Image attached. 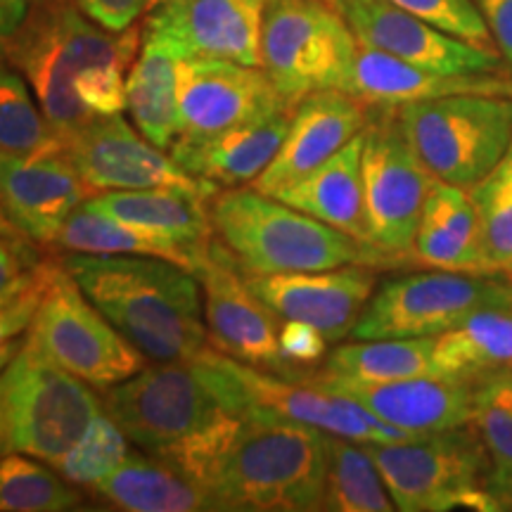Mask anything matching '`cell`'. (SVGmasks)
<instances>
[{"mask_svg": "<svg viewBox=\"0 0 512 512\" xmlns=\"http://www.w3.org/2000/svg\"><path fill=\"white\" fill-rule=\"evenodd\" d=\"M155 456L200 486L211 510L309 512L323 503L328 432L228 413Z\"/></svg>", "mask_w": 512, "mask_h": 512, "instance_id": "obj_1", "label": "cell"}, {"mask_svg": "<svg viewBox=\"0 0 512 512\" xmlns=\"http://www.w3.org/2000/svg\"><path fill=\"white\" fill-rule=\"evenodd\" d=\"M91 302L152 361H188L207 347L200 278L157 256L72 254L64 259Z\"/></svg>", "mask_w": 512, "mask_h": 512, "instance_id": "obj_2", "label": "cell"}, {"mask_svg": "<svg viewBox=\"0 0 512 512\" xmlns=\"http://www.w3.org/2000/svg\"><path fill=\"white\" fill-rule=\"evenodd\" d=\"M140 43L143 29L138 24L110 31L95 24L74 0H43L0 55L29 81L57 136L67 138L95 117L76 95V76L98 64L131 67Z\"/></svg>", "mask_w": 512, "mask_h": 512, "instance_id": "obj_3", "label": "cell"}, {"mask_svg": "<svg viewBox=\"0 0 512 512\" xmlns=\"http://www.w3.org/2000/svg\"><path fill=\"white\" fill-rule=\"evenodd\" d=\"M214 238L247 275L328 271L361 264V242L256 188H226L209 197Z\"/></svg>", "mask_w": 512, "mask_h": 512, "instance_id": "obj_4", "label": "cell"}, {"mask_svg": "<svg viewBox=\"0 0 512 512\" xmlns=\"http://www.w3.org/2000/svg\"><path fill=\"white\" fill-rule=\"evenodd\" d=\"M192 363L219 396L223 411L238 418L297 422L363 444H392L418 437L377 418L349 396L330 392L309 380H290L259 370L214 347H204L192 356Z\"/></svg>", "mask_w": 512, "mask_h": 512, "instance_id": "obj_5", "label": "cell"}, {"mask_svg": "<svg viewBox=\"0 0 512 512\" xmlns=\"http://www.w3.org/2000/svg\"><path fill=\"white\" fill-rule=\"evenodd\" d=\"M366 446L396 510H498L489 489V453L472 422L458 430Z\"/></svg>", "mask_w": 512, "mask_h": 512, "instance_id": "obj_6", "label": "cell"}, {"mask_svg": "<svg viewBox=\"0 0 512 512\" xmlns=\"http://www.w3.org/2000/svg\"><path fill=\"white\" fill-rule=\"evenodd\" d=\"M408 143L441 183L470 190L512 143V98L463 93L396 110Z\"/></svg>", "mask_w": 512, "mask_h": 512, "instance_id": "obj_7", "label": "cell"}, {"mask_svg": "<svg viewBox=\"0 0 512 512\" xmlns=\"http://www.w3.org/2000/svg\"><path fill=\"white\" fill-rule=\"evenodd\" d=\"M358 38L323 0H268L261 22V69L297 105L318 91H347Z\"/></svg>", "mask_w": 512, "mask_h": 512, "instance_id": "obj_8", "label": "cell"}, {"mask_svg": "<svg viewBox=\"0 0 512 512\" xmlns=\"http://www.w3.org/2000/svg\"><path fill=\"white\" fill-rule=\"evenodd\" d=\"M484 309H512L510 273L432 271L403 275L375 290L354 339L439 337Z\"/></svg>", "mask_w": 512, "mask_h": 512, "instance_id": "obj_9", "label": "cell"}, {"mask_svg": "<svg viewBox=\"0 0 512 512\" xmlns=\"http://www.w3.org/2000/svg\"><path fill=\"white\" fill-rule=\"evenodd\" d=\"M29 339L43 356L95 389H110L145 368V354L133 347L83 294L64 261L50 264Z\"/></svg>", "mask_w": 512, "mask_h": 512, "instance_id": "obj_10", "label": "cell"}, {"mask_svg": "<svg viewBox=\"0 0 512 512\" xmlns=\"http://www.w3.org/2000/svg\"><path fill=\"white\" fill-rule=\"evenodd\" d=\"M10 451L57 465L102 411L91 384L55 366L29 335L8 366Z\"/></svg>", "mask_w": 512, "mask_h": 512, "instance_id": "obj_11", "label": "cell"}, {"mask_svg": "<svg viewBox=\"0 0 512 512\" xmlns=\"http://www.w3.org/2000/svg\"><path fill=\"white\" fill-rule=\"evenodd\" d=\"M377 110L363 140V202L370 254L413 252L422 211L437 178L408 143L392 107Z\"/></svg>", "mask_w": 512, "mask_h": 512, "instance_id": "obj_12", "label": "cell"}, {"mask_svg": "<svg viewBox=\"0 0 512 512\" xmlns=\"http://www.w3.org/2000/svg\"><path fill=\"white\" fill-rule=\"evenodd\" d=\"M105 392V411L133 444L152 456L228 415L192 358L143 368Z\"/></svg>", "mask_w": 512, "mask_h": 512, "instance_id": "obj_13", "label": "cell"}, {"mask_svg": "<svg viewBox=\"0 0 512 512\" xmlns=\"http://www.w3.org/2000/svg\"><path fill=\"white\" fill-rule=\"evenodd\" d=\"M240 271L233 256L214 238L195 273L202 285L211 347L268 373L304 380L280 349V318L249 290L247 275Z\"/></svg>", "mask_w": 512, "mask_h": 512, "instance_id": "obj_14", "label": "cell"}, {"mask_svg": "<svg viewBox=\"0 0 512 512\" xmlns=\"http://www.w3.org/2000/svg\"><path fill=\"white\" fill-rule=\"evenodd\" d=\"M67 157L91 195L110 190L188 188L214 195L216 185L190 176L162 147L150 143L121 114L93 117L62 138Z\"/></svg>", "mask_w": 512, "mask_h": 512, "instance_id": "obj_15", "label": "cell"}, {"mask_svg": "<svg viewBox=\"0 0 512 512\" xmlns=\"http://www.w3.org/2000/svg\"><path fill=\"white\" fill-rule=\"evenodd\" d=\"M290 107L261 67L221 57H185L178 64L183 138H207ZM178 136V138H181Z\"/></svg>", "mask_w": 512, "mask_h": 512, "instance_id": "obj_16", "label": "cell"}, {"mask_svg": "<svg viewBox=\"0 0 512 512\" xmlns=\"http://www.w3.org/2000/svg\"><path fill=\"white\" fill-rule=\"evenodd\" d=\"M91 197L64 147L41 155L0 152V209L24 240L55 245L69 216Z\"/></svg>", "mask_w": 512, "mask_h": 512, "instance_id": "obj_17", "label": "cell"}, {"mask_svg": "<svg viewBox=\"0 0 512 512\" xmlns=\"http://www.w3.org/2000/svg\"><path fill=\"white\" fill-rule=\"evenodd\" d=\"M247 285L278 318L304 320L328 342H337L351 335L375 294V271L347 264L328 271L247 275Z\"/></svg>", "mask_w": 512, "mask_h": 512, "instance_id": "obj_18", "label": "cell"}, {"mask_svg": "<svg viewBox=\"0 0 512 512\" xmlns=\"http://www.w3.org/2000/svg\"><path fill=\"white\" fill-rule=\"evenodd\" d=\"M351 31L366 46L439 74H501L503 57L470 46L396 8L389 0H349L344 10Z\"/></svg>", "mask_w": 512, "mask_h": 512, "instance_id": "obj_19", "label": "cell"}, {"mask_svg": "<svg viewBox=\"0 0 512 512\" xmlns=\"http://www.w3.org/2000/svg\"><path fill=\"white\" fill-rule=\"evenodd\" d=\"M373 107L347 91H318L294 105L290 131L268 169L252 183L259 192L278 195L320 164L335 157L358 133L366 131Z\"/></svg>", "mask_w": 512, "mask_h": 512, "instance_id": "obj_20", "label": "cell"}, {"mask_svg": "<svg viewBox=\"0 0 512 512\" xmlns=\"http://www.w3.org/2000/svg\"><path fill=\"white\" fill-rule=\"evenodd\" d=\"M268 0H162L147 12L183 57H221L261 67V22Z\"/></svg>", "mask_w": 512, "mask_h": 512, "instance_id": "obj_21", "label": "cell"}, {"mask_svg": "<svg viewBox=\"0 0 512 512\" xmlns=\"http://www.w3.org/2000/svg\"><path fill=\"white\" fill-rule=\"evenodd\" d=\"M313 382V380H309ZM330 392L344 394L366 406L370 413L403 432L437 434L470 425L475 418V384L448 380L439 375L411 380L361 384V382H313Z\"/></svg>", "mask_w": 512, "mask_h": 512, "instance_id": "obj_22", "label": "cell"}, {"mask_svg": "<svg viewBox=\"0 0 512 512\" xmlns=\"http://www.w3.org/2000/svg\"><path fill=\"white\" fill-rule=\"evenodd\" d=\"M292 114L294 105L207 138L181 136L171 147V157L190 176L216 188H242L264 174L278 155Z\"/></svg>", "mask_w": 512, "mask_h": 512, "instance_id": "obj_23", "label": "cell"}, {"mask_svg": "<svg viewBox=\"0 0 512 512\" xmlns=\"http://www.w3.org/2000/svg\"><path fill=\"white\" fill-rule=\"evenodd\" d=\"M347 93L356 95L370 107L399 110L408 102L463 93L512 98V79L498 74H439L358 41Z\"/></svg>", "mask_w": 512, "mask_h": 512, "instance_id": "obj_24", "label": "cell"}, {"mask_svg": "<svg viewBox=\"0 0 512 512\" xmlns=\"http://www.w3.org/2000/svg\"><path fill=\"white\" fill-rule=\"evenodd\" d=\"M209 197L207 192L188 188L110 190L91 195L83 202V207L131 223V226L155 230L197 256H204L214 242Z\"/></svg>", "mask_w": 512, "mask_h": 512, "instance_id": "obj_25", "label": "cell"}, {"mask_svg": "<svg viewBox=\"0 0 512 512\" xmlns=\"http://www.w3.org/2000/svg\"><path fill=\"white\" fill-rule=\"evenodd\" d=\"M363 140H366V131L358 133L335 157L320 164L302 181L280 190L275 197L351 235L368 249L366 202H363Z\"/></svg>", "mask_w": 512, "mask_h": 512, "instance_id": "obj_26", "label": "cell"}, {"mask_svg": "<svg viewBox=\"0 0 512 512\" xmlns=\"http://www.w3.org/2000/svg\"><path fill=\"white\" fill-rule=\"evenodd\" d=\"M185 57L169 38L143 27V43L126 76V110L143 136L171 150L181 136L178 64Z\"/></svg>", "mask_w": 512, "mask_h": 512, "instance_id": "obj_27", "label": "cell"}, {"mask_svg": "<svg viewBox=\"0 0 512 512\" xmlns=\"http://www.w3.org/2000/svg\"><path fill=\"white\" fill-rule=\"evenodd\" d=\"M439 377L482 384L512 373V309L472 313L444 335L434 337Z\"/></svg>", "mask_w": 512, "mask_h": 512, "instance_id": "obj_28", "label": "cell"}, {"mask_svg": "<svg viewBox=\"0 0 512 512\" xmlns=\"http://www.w3.org/2000/svg\"><path fill=\"white\" fill-rule=\"evenodd\" d=\"M98 496L128 512H200L211 510L204 491L176 467L157 456L128 453L124 463L93 486Z\"/></svg>", "mask_w": 512, "mask_h": 512, "instance_id": "obj_29", "label": "cell"}, {"mask_svg": "<svg viewBox=\"0 0 512 512\" xmlns=\"http://www.w3.org/2000/svg\"><path fill=\"white\" fill-rule=\"evenodd\" d=\"M425 375H437L434 337L356 339L332 351L323 373L306 380L382 384Z\"/></svg>", "mask_w": 512, "mask_h": 512, "instance_id": "obj_30", "label": "cell"}, {"mask_svg": "<svg viewBox=\"0 0 512 512\" xmlns=\"http://www.w3.org/2000/svg\"><path fill=\"white\" fill-rule=\"evenodd\" d=\"M55 245L72 254L157 256V259L174 261L192 273H197L204 259L162 233L131 226L100 211L86 209L83 204L64 223Z\"/></svg>", "mask_w": 512, "mask_h": 512, "instance_id": "obj_31", "label": "cell"}, {"mask_svg": "<svg viewBox=\"0 0 512 512\" xmlns=\"http://www.w3.org/2000/svg\"><path fill=\"white\" fill-rule=\"evenodd\" d=\"M320 510L389 512L396 505L363 441L328 434V475Z\"/></svg>", "mask_w": 512, "mask_h": 512, "instance_id": "obj_32", "label": "cell"}, {"mask_svg": "<svg viewBox=\"0 0 512 512\" xmlns=\"http://www.w3.org/2000/svg\"><path fill=\"white\" fill-rule=\"evenodd\" d=\"M19 451L0 453V512L79 510L83 496L55 467Z\"/></svg>", "mask_w": 512, "mask_h": 512, "instance_id": "obj_33", "label": "cell"}, {"mask_svg": "<svg viewBox=\"0 0 512 512\" xmlns=\"http://www.w3.org/2000/svg\"><path fill=\"white\" fill-rule=\"evenodd\" d=\"M64 147L62 138L48 124L29 81L0 55V152L41 155Z\"/></svg>", "mask_w": 512, "mask_h": 512, "instance_id": "obj_34", "label": "cell"}, {"mask_svg": "<svg viewBox=\"0 0 512 512\" xmlns=\"http://www.w3.org/2000/svg\"><path fill=\"white\" fill-rule=\"evenodd\" d=\"M472 427L479 432L489 453V489L496 501V496L512 482V375L477 384Z\"/></svg>", "mask_w": 512, "mask_h": 512, "instance_id": "obj_35", "label": "cell"}, {"mask_svg": "<svg viewBox=\"0 0 512 512\" xmlns=\"http://www.w3.org/2000/svg\"><path fill=\"white\" fill-rule=\"evenodd\" d=\"M128 444H131V439L102 406V411L95 413V418L88 422L72 451L55 465V470L72 484L93 489L95 484L110 477L124 463L131 453Z\"/></svg>", "mask_w": 512, "mask_h": 512, "instance_id": "obj_36", "label": "cell"}, {"mask_svg": "<svg viewBox=\"0 0 512 512\" xmlns=\"http://www.w3.org/2000/svg\"><path fill=\"white\" fill-rule=\"evenodd\" d=\"M479 223H482L484 249L496 271H512V143L491 174H486L470 190Z\"/></svg>", "mask_w": 512, "mask_h": 512, "instance_id": "obj_37", "label": "cell"}, {"mask_svg": "<svg viewBox=\"0 0 512 512\" xmlns=\"http://www.w3.org/2000/svg\"><path fill=\"white\" fill-rule=\"evenodd\" d=\"M389 3L425 19L432 27L446 31L470 46L498 55L494 38H491L484 17L479 15L475 0H389Z\"/></svg>", "mask_w": 512, "mask_h": 512, "instance_id": "obj_38", "label": "cell"}, {"mask_svg": "<svg viewBox=\"0 0 512 512\" xmlns=\"http://www.w3.org/2000/svg\"><path fill=\"white\" fill-rule=\"evenodd\" d=\"M126 64H98L76 76L74 88L86 110L95 117L121 114L126 110Z\"/></svg>", "mask_w": 512, "mask_h": 512, "instance_id": "obj_39", "label": "cell"}, {"mask_svg": "<svg viewBox=\"0 0 512 512\" xmlns=\"http://www.w3.org/2000/svg\"><path fill=\"white\" fill-rule=\"evenodd\" d=\"M41 261L29 240L0 235V306L34 283Z\"/></svg>", "mask_w": 512, "mask_h": 512, "instance_id": "obj_40", "label": "cell"}, {"mask_svg": "<svg viewBox=\"0 0 512 512\" xmlns=\"http://www.w3.org/2000/svg\"><path fill=\"white\" fill-rule=\"evenodd\" d=\"M50 264H53V259H43L41 266H38L34 283L27 290L19 292L12 302L0 306V349L8 347L15 339L24 337V332L34 323L38 304H41L43 292H46Z\"/></svg>", "mask_w": 512, "mask_h": 512, "instance_id": "obj_41", "label": "cell"}, {"mask_svg": "<svg viewBox=\"0 0 512 512\" xmlns=\"http://www.w3.org/2000/svg\"><path fill=\"white\" fill-rule=\"evenodd\" d=\"M280 349L290 366H316L328 351V337L304 320H285L280 325Z\"/></svg>", "mask_w": 512, "mask_h": 512, "instance_id": "obj_42", "label": "cell"}, {"mask_svg": "<svg viewBox=\"0 0 512 512\" xmlns=\"http://www.w3.org/2000/svg\"><path fill=\"white\" fill-rule=\"evenodd\" d=\"M100 27L124 31L138 22L145 12H152L162 0H74Z\"/></svg>", "mask_w": 512, "mask_h": 512, "instance_id": "obj_43", "label": "cell"}, {"mask_svg": "<svg viewBox=\"0 0 512 512\" xmlns=\"http://www.w3.org/2000/svg\"><path fill=\"white\" fill-rule=\"evenodd\" d=\"M475 5L491 31L498 55L512 67V0H475Z\"/></svg>", "mask_w": 512, "mask_h": 512, "instance_id": "obj_44", "label": "cell"}, {"mask_svg": "<svg viewBox=\"0 0 512 512\" xmlns=\"http://www.w3.org/2000/svg\"><path fill=\"white\" fill-rule=\"evenodd\" d=\"M43 0H0V48L17 34Z\"/></svg>", "mask_w": 512, "mask_h": 512, "instance_id": "obj_45", "label": "cell"}, {"mask_svg": "<svg viewBox=\"0 0 512 512\" xmlns=\"http://www.w3.org/2000/svg\"><path fill=\"white\" fill-rule=\"evenodd\" d=\"M3 451H10V375H8V368L0 373V453Z\"/></svg>", "mask_w": 512, "mask_h": 512, "instance_id": "obj_46", "label": "cell"}, {"mask_svg": "<svg viewBox=\"0 0 512 512\" xmlns=\"http://www.w3.org/2000/svg\"><path fill=\"white\" fill-rule=\"evenodd\" d=\"M24 339H27V335H24V337H19V339H15V342L8 344V347H3V349H0V373H3V370L8 368V363L12 361V358L17 356V351L22 349Z\"/></svg>", "mask_w": 512, "mask_h": 512, "instance_id": "obj_47", "label": "cell"}, {"mask_svg": "<svg viewBox=\"0 0 512 512\" xmlns=\"http://www.w3.org/2000/svg\"><path fill=\"white\" fill-rule=\"evenodd\" d=\"M496 503H498V510H512V482L496 496Z\"/></svg>", "mask_w": 512, "mask_h": 512, "instance_id": "obj_48", "label": "cell"}, {"mask_svg": "<svg viewBox=\"0 0 512 512\" xmlns=\"http://www.w3.org/2000/svg\"><path fill=\"white\" fill-rule=\"evenodd\" d=\"M0 235H8V238H22V235H19L17 230L12 228V223L5 219L3 209H0Z\"/></svg>", "mask_w": 512, "mask_h": 512, "instance_id": "obj_49", "label": "cell"}, {"mask_svg": "<svg viewBox=\"0 0 512 512\" xmlns=\"http://www.w3.org/2000/svg\"><path fill=\"white\" fill-rule=\"evenodd\" d=\"M323 3H328L330 8H335V10H339L344 15V10H347V3L349 0H323Z\"/></svg>", "mask_w": 512, "mask_h": 512, "instance_id": "obj_50", "label": "cell"}, {"mask_svg": "<svg viewBox=\"0 0 512 512\" xmlns=\"http://www.w3.org/2000/svg\"><path fill=\"white\" fill-rule=\"evenodd\" d=\"M510 275H512V271H510Z\"/></svg>", "mask_w": 512, "mask_h": 512, "instance_id": "obj_51", "label": "cell"}, {"mask_svg": "<svg viewBox=\"0 0 512 512\" xmlns=\"http://www.w3.org/2000/svg\"><path fill=\"white\" fill-rule=\"evenodd\" d=\"M510 375H512V373H510Z\"/></svg>", "mask_w": 512, "mask_h": 512, "instance_id": "obj_52", "label": "cell"}]
</instances>
